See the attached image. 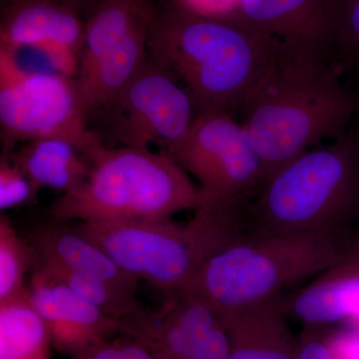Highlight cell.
<instances>
[{"instance_id": "6da1fadb", "label": "cell", "mask_w": 359, "mask_h": 359, "mask_svg": "<svg viewBox=\"0 0 359 359\" xmlns=\"http://www.w3.org/2000/svg\"><path fill=\"white\" fill-rule=\"evenodd\" d=\"M341 70L327 54L276 49L273 62L237 110L266 182L321 141L349 131L359 99L342 84Z\"/></svg>"}, {"instance_id": "7a4b0ae2", "label": "cell", "mask_w": 359, "mask_h": 359, "mask_svg": "<svg viewBox=\"0 0 359 359\" xmlns=\"http://www.w3.org/2000/svg\"><path fill=\"white\" fill-rule=\"evenodd\" d=\"M149 58L185 87L198 111H237L263 78L276 49L231 20L201 18L171 4L158 11Z\"/></svg>"}, {"instance_id": "3957f363", "label": "cell", "mask_w": 359, "mask_h": 359, "mask_svg": "<svg viewBox=\"0 0 359 359\" xmlns=\"http://www.w3.org/2000/svg\"><path fill=\"white\" fill-rule=\"evenodd\" d=\"M195 211L186 223L166 219L72 226L123 271L169 297L183 294L210 257L255 228L248 203L205 199Z\"/></svg>"}, {"instance_id": "277c9868", "label": "cell", "mask_w": 359, "mask_h": 359, "mask_svg": "<svg viewBox=\"0 0 359 359\" xmlns=\"http://www.w3.org/2000/svg\"><path fill=\"white\" fill-rule=\"evenodd\" d=\"M83 183L52 203L61 222H130L171 219L197 210L205 199L200 186L171 155L161 151L99 144L87 153Z\"/></svg>"}, {"instance_id": "5b68a950", "label": "cell", "mask_w": 359, "mask_h": 359, "mask_svg": "<svg viewBox=\"0 0 359 359\" xmlns=\"http://www.w3.org/2000/svg\"><path fill=\"white\" fill-rule=\"evenodd\" d=\"M348 252L342 231L276 233L256 226L210 257L183 294L200 299L221 316L276 299Z\"/></svg>"}, {"instance_id": "8992f818", "label": "cell", "mask_w": 359, "mask_h": 359, "mask_svg": "<svg viewBox=\"0 0 359 359\" xmlns=\"http://www.w3.org/2000/svg\"><path fill=\"white\" fill-rule=\"evenodd\" d=\"M276 233H339L359 210V129L314 147L266 182L249 205Z\"/></svg>"}, {"instance_id": "52a82bcc", "label": "cell", "mask_w": 359, "mask_h": 359, "mask_svg": "<svg viewBox=\"0 0 359 359\" xmlns=\"http://www.w3.org/2000/svg\"><path fill=\"white\" fill-rule=\"evenodd\" d=\"M157 13L154 0H99L87 13L74 80L90 127L147 62Z\"/></svg>"}, {"instance_id": "ba28073f", "label": "cell", "mask_w": 359, "mask_h": 359, "mask_svg": "<svg viewBox=\"0 0 359 359\" xmlns=\"http://www.w3.org/2000/svg\"><path fill=\"white\" fill-rule=\"evenodd\" d=\"M0 129L4 152L39 139L58 138L85 153L103 144L90 127L74 78L29 70L0 49Z\"/></svg>"}, {"instance_id": "9c48e42d", "label": "cell", "mask_w": 359, "mask_h": 359, "mask_svg": "<svg viewBox=\"0 0 359 359\" xmlns=\"http://www.w3.org/2000/svg\"><path fill=\"white\" fill-rule=\"evenodd\" d=\"M198 113L185 87L148 58L91 128L97 125L93 130L108 147L156 148L172 155Z\"/></svg>"}, {"instance_id": "30bf717a", "label": "cell", "mask_w": 359, "mask_h": 359, "mask_svg": "<svg viewBox=\"0 0 359 359\" xmlns=\"http://www.w3.org/2000/svg\"><path fill=\"white\" fill-rule=\"evenodd\" d=\"M172 157L200 183L205 199L248 203L266 183L261 158L231 113H198Z\"/></svg>"}, {"instance_id": "8fae6325", "label": "cell", "mask_w": 359, "mask_h": 359, "mask_svg": "<svg viewBox=\"0 0 359 359\" xmlns=\"http://www.w3.org/2000/svg\"><path fill=\"white\" fill-rule=\"evenodd\" d=\"M120 334L138 342L152 359H228L221 316L191 295L166 297L157 309L137 304L120 320Z\"/></svg>"}, {"instance_id": "7c38bea8", "label": "cell", "mask_w": 359, "mask_h": 359, "mask_svg": "<svg viewBox=\"0 0 359 359\" xmlns=\"http://www.w3.org/2000/svg\"><path fill=\"white\" fill-rule=\"evenodd\" d=\"M339 0H241L231 20L275 49L327 54L332 47Z\"/></svg>"}, {"instance_id": "4fadbf2b", "label": "cell", "mask_w": 359, "mask_h": 359, "mask_svg": "<svg viewBox=\"0 0 359 359\" xmlns=\"http://www.w3.org/2000/svg\"><path fill=\"white\" fill-rule=\"evenodd\" d=\"M33 306L43 318L54 349L71 359H83L120 334V320L71 292L35 264L28 283Z\"/></svg>"}, {"instance_id": "5bb4252c", "label": "cell", "mask_w": 359, "mask_h": 359, "mask_svg": "<svg viewBox=\"0 0 359 359\" xmlns=\"http://www.w3.org/2000/svg\"><path fill=\"white\" fill-rule=\"evenodd\" d=\"M82 14L59 0H8L1 13L0 49L18 54L22 49L62 46L80 54L85 32Z\"/></svg>"}, {"instance_id": "9a60e30c", "label": "cell", "mask_w": 359, "mask_h": 359, "mask_svg": "<svg viewBox=\"0 0 359 359\" xmlns=\"http://www.w3.org/2000/svg\"><path fill=\"white\" fill-rule=\"evenodd\" d=\"M65 224L55 219V223L44 224L32 233L30 243L37 259L95 278L135 297L138 278L123 271L105 250Z\"/></svg>"}, {"instance_id": "2e32d148", "label": "cell", "mask_w": 359, "mask_h": 359, "mask_svg": "<svg viewBox=\"0 0 359 359\" xmlns=\"http://www.w3.org/2000/svg\"><path fill=\"white\" fill-rule=\"evenodd\" d=\"M285 313L309 327H325L342 320L359 323V259L349 252L318 275L306 289L282 299Z\"/></svg>"}, {"instance_id": "e0dca14e", "label": "cell", "mask_w": 359, "mask_h": 359, "mask_svg": "<svg viewBox=\"0 0 359 359\" xmlns=\"http://www.w3.org/2000/svg\"><path fill=\"white\" fill-rule=\"evenodd\" d=\"M280 297L221 314L229 337L228 359H295L292 334Z\"/></svg>"}, {"instance_id": "ac0fdd59", "label": "cell", "mask_w": 359, "mask_h": 359, "mask_svg": "<svg viewBox=\"0 0 359 359\" xmlns=\"http://www.w3.org/2000/svg\"><path fill=\"white\" fill-rule=\"evenodd\" d=\"M2 153L22 170L37 190L51 189L63 195L81 185L89 173L86 153L63 139L26 142Z\"/></svg>"}, {"instance_id": "d6986e66", "label": "cell", "mask_w": 359, "mask_h": 359, "mask_svg": "<svg viewBox=\"0 0 359 359\" xmlns=\"http://www.w3.org/2000/svg\"><path fill=\"white\" fill-rule=\"evenodd\" d=\"M50 332L29 290L0 302V359H52Z\"/></svg>"}, {"instance_id": "ffe728a7", "label": "cell", "mask_w": 359, "mask_h": 359, "mask_svg": "<svg viewBox=\"0 0 359 359\" xmlns=\"http://www.w3.org/2000/svg\"><path fill=\"white\" fill-rule=\"evenodd\" d=\"M37 255L32 243L18 235L4 214L0 216V302L25 294L26 275L34 269Z\"/></svg>"}, {"instance_id": "44dd1931", "label": "cell", "mask_w": 359, "mask_h": 359, "mask_svg": "<svg viewBox=\"0 0 359 359\" xmlns=\"http://www.w3.org/2000/svg\"><path fill=\"white\" fill-rule=\"evenodd\" d=\"M36 264L48 275L65 285L78 297L119 320L139 304L136 301V297L122 294L107 283L95 278L79 275L57 264L46 263L39 259Z\"/></svg>"}, {"instance_id": "7402d4cb", "label": "cell", "mask_w": 359, "mask_h": 359, "mask_svg": "<svg viewBox=\"0 0 359 359\" xmlns=\"http://www.w3.org/2000/svg\"><path fill=\"white\" fill-rule=\"evenodd\" d=\"M332 59L341 69L359 70V0H339Z\"/></svg>"}, {"instance_id": "603a6c76", "label": "cell", "mask_w": 359, "mask_h": 359, "mask_svg": "<svg viewBox=\"0 0 359 359\" xmlns=\"http://www.w3.org/2000/svg\"><path fill=\"white\" fill-rule=\"evenodd\" d=\"M39 190L15 163L4 153L0 159V211L30 204Z\"/></svg>"}, {"instance_id": "cb8c5ba5", "label": "cell", "mask_w": 359, "mask_h": 359, "mask_svg": "<svg viewBox=\"0 0 359 359\" xmlns=\"http://www.w3.org/2000/svg\"><path fill=\"white\" fill-rule=\"evenodd\" d=\"M241 0H171L170 4L201 18L228 20L235 13Z\"/></svg>"}, {"instance_id": "d4e9b609", "label": "cell", "mask_w": 359, "mask_h": 359, "mask_svg": "<svg viewBox=\"0 0 359 359\" xmlns=\"http://www.w3.org/2000/svg\"><path fill=\"white\" fill-rule=\"evenodd\" d=\"M83 359H152L146 349L128 337L103 342Z\"/></svg>"}, {"instance_id": "484cf974", "label": "cell", "mask_w": 359, "mask_h": 359, "mask_svg": "<svg viewBox=\"0 0 359 359\" xmlns=\"http://www.w3.org/2000/svg\"><path fill=\"white\" fill-rule=\"evenodd\" d=\"M323 327H309L297 337L295 359H334L325 340Z\"/></svg>"}, {"instance_id": "4316f807", "label": "cell", "mask_w": 359, "mask_h": 359, "mask_svg": "<svg viewBox=\"0 0 359 359\" xmlns=\"http://www.w3.org/2000/svg\"><path fill=\"white\" fill-rule=\"evenodd\" d=\"M325 340L334 359H359V330L325 332Z\"/></svg>"}, {"instance_id": "83f0119b", "label": "cell", "mask_w": 359, "mask_h": 359, "mask_svg": "<svg viewBox=\"0 0 359 359\" xmlns=\"http://www.w3.org/2000/svg\"><path fill=\"white\" fill-rule=\"evenodd\" d=\"M59 1H62L65 4L74 6L75 8L81 11L82 13H87L99 0H59Z\"/></svg>"}, {"instance_id": "f1b7e54d", "label": "cell", "mask_w": 359, "mask_h": 359, "mask_svg": "<svg viewBox=\"0 0 359 359\" xmlns=\"http://www.w3.org/2000/svg\"><path fill=\"white\" fill-rule=\"evenodd\" d=\"M358 112H359V110H358ZM358 129H359V126H358Z\"/></svg>"}]
</instances>
